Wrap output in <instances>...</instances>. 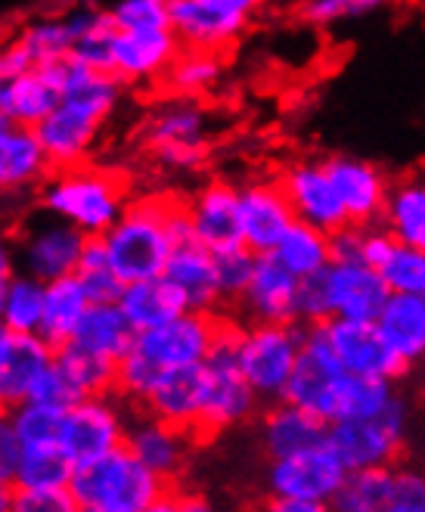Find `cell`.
Listing matches in <instances>:
<instances>
[{
    "label": "cell",
    "mask_w": 425,
    "mask_h": 512,
    "mask_svg": "<svg viewBox=\"0 0 425 512\" xmlns=\"http://www.w3.org/2000/svg\"><path fill=\"white\" fill-rule=\"evenodd\" d=\"M69 491L78 512H165L177 509L174 481L143 466L128 447L75 463Z\"/></svg>",
    "instance_id": "cell-1"
},
{
    "label": "cell",
    "mask_w": 425,
    "mask_h": 512,
    "mask_svg": "<svg viewBox=\"0 0 425 512\" xmlns=\"http://www.w3.org/2000/svg\"><path fill=\"white\" fill-rule=\"evenodd\" d=\"M41 208L87 236H103L128 208V187L109 168L90 162L56 168L41 184Z\"/></svg>",
    "instance_id": "cell-2"
},
{
    "label": "cell",
    "mask_w": 425,
    "mask_h": 512,
    "mask_svg": "<svg viewBox=\"0 0 425 512\" xmlns=\"http://www.w3.org/2000/svg\"><path fill=\"white\" fill-rule=\"evenodd\" d=\"M171 208L174 199L159 196L128 202L121 218L100 236L106 243L112 267L125 283L165 274V264L174 252Z\"/></svg>",
    "instance_id": "cell-3"
},
{
    "label": "cell",
    "mask_w": 425,
    "mask_h": 512,
    "mask_svg": "<svg viewBox=\"0 0 425 512\" xmlns=\"http://www.w3.org/2000/svg\"><path fill=\"white\" fill-rule=\"evenodd\" d=\"M236 333H239L236 326L224 323L208 357L202 360L205 398H202V413H199V423L193 432L196 438H211V435L227 432L233 426H242L258 410V401H261L258 391L252 388V382L239 367Z\"/></svg>",
    "instance_id": "cell-4"
},
{
    "label": "cell",
    "mask_w": 425,
    "mask_h": 512,
    "mask_svg": "<svg viewBox=\"0 0 425 512\" xmlns=\"http://www.w3.org/2000/svg\"><path fill=\"white\" fill-rule=\"evenodd\" d=\"M301 345H305V326L298 323H252L236 333L239 367L261 401H283L298 367Z\"/></svg>",
    "instance_id": "cell-5"
},
{
    "label": "cell",
    "mask_w": 425,
    "mask_h": 512,
    "mask_svg": "<svg viewBox=\"0 0 425 512\" xmlns=\"http://www.w3.org/2000/svg\"><path fill=\"white\" fill-rule=\"evenodd\" d=\"M407 429H410V407L398 395L382 413L332 423L326 441L342 457L348 472H357L373 466H391L407 441Z\"/></svg>",
    "instance_id": "cell-6"
},
{
    "label": "cell",
    "mask_w": 425,
    "mask_h": 512,
    "mask_svg": "<svg viewBox=\"0 0 425 512\" xmlns=\"http://www.w3.org/2000/svg\"><path fill=\"white\" fill-rule=\"evenodd\" d=\"M143 137L156 159L174 171H193L208 159V112L199 97H177L149 112Z\"/></svg>",
    "instance_id": "cell-7"
},
{
    "label": "cell",
    "mask_w": 425,
    "mask_h": 512,
    "mask_svg": "<svg viewBox=\"0 0 425 512\" xmlns=\"http://www.w3.org/2000/svg\"><path fill=\"white\" fill-rule=\"evenodd\" d=\"M348 481V466L342 457L329 447V441L298 450V454L270 460L267 469V491L270 497H298L314 500L320 506H332L339 497L342 485Z\"/></svg>",
    "instance_id": "cell-8"
},
{
    "label": "cell",
    "mask_w": 425,
    "mask_h": 512,
    "mask_svg": "<svg viewBox=\"0 0 425 512\" xmlns=\"http://www.w3.org/2000/svg\"><path fill=\"white\" fill-rule=\"evenodd\" d=\"M125 410L112 395H90L75 401L63 416V432H59V447L66 450L72 463H87L103 457L115 447H125L128 438Z\"/></svg>",
    "instance_id": "cell-9"
},
{
    "label": "cell",
    "mask_w": 425,
    "mask_h": 512,
    "mask_svg": "<svg viewBox=\"0 0 425 512\" xmlns=\"http://www.w3.org/2000/svg\"><path fill=\"white\" fill-rule=\"evenodd\" d=\"M168 16L184 47L221 53L242 38L255 10L239 0H168Z\"/></svg>",
    "instance_id": "cell-10"
},
{
    "label": "cell",
    "mask_w": 425,
    "mask_h": 512,
    "mask_svg": "<svg viewBox=\"0 0 425 512\" xmlns=\"http://www.w3.org/2000/svg\"><path fill=\"white\" fill-rule=\"evenodd\" d=\"M224 320L215 317V311H184L180 317L143 329L137 333L134 348L146 354L159 370L168 367H187V364H202L208 357L211 345H215Z\"/></svg>",
    "instance_id": "cell-11"
},
{
    "label": "cell",
    "mask_w": 425,
    "mask_h": 512,
    "mask_svg": "<svg viewBox=\"0 0 425 512\" xmlns=\"http://www.w3.org/2000/svg\"><path fill=\"white\" fill-rule=\"evenodd\" d=\"M326 333H329V342H332V348H336V357H339L345 373L398 382L410 370L398 357V351H391V345L379 333L376 320L329 317Z\"/></svg>",
    "instance_id": "cell-12"
},
{
    "label": "cell",
    "mask_w": 425,
    "mask_h": 512,
    "mask_svg": "<svg viewBox=\"0 0 425 512\" xmlns=\"http://www.w3.org/2000/svg\"><path fill=\"white\" fill-rule=\"evenodd\" d=\"M323 295L329 305V317L345 320H376L391 295L379 267L363 261H336L332 258L320 270Z\"/></svg>",
    "instance_id": "cell-13"
},
{
    "label": "cell",
    "mask_w": 425,
    "mask_h": 512,
    "mask_svg": "<svg viewBox=\"0 0 425 512\" xmlns=\"http://www.w3.org/2000/svg\"><path fill=\"white\" fill-rule=\"evenodd\" d=\"M280 187L286 190L298 221H308L326 233H336L345 224H351L348 208H345L336 184H332L323 159L292 162L280 177Z\"/></svg>",
    "instance_id": "cell-14"
},
{
    "label": "cell",
    "mask_w": 425,
    "mask_h": 512,
    "mask_svg": "<svg viewBox=\"0 0 425 512\" xmlns=\"http://www.w3.org/2000/svg\"><path fill=\"white\" fill-rule=\"evenodd\" d=\"M87 233H81L75 224L50 215L44 224H35L22 236L19 243V267L25 274H32L44 283L56 277H69L78 270L84 246H87Z\"/></svg>",
    "instance_id": "cell-15"
},
{
    "label": "cell",
    "mask_w": 425,
    "mask_h": 512,
    "mask_svg": "<svg viewBox=\"0 0 425 512\" xmlns=\"http://www.w3.org/2000/svg\"><path fill=\"white\" fill-rule=\"evenodd\" d=\"M184 50L171 25L162 28H118L112 50V75L121 84L162 81L174 56Z\"/></svg>",
    "instance_id": "cell-16"
},
{
    "label": "cell",
    "mask_w": 425,
    "mask_h": 512,
    "mask_svg": "<svg viewBox=\"0 0 425 512\" xmlns=\"http://www.w3.org/2000/svg\"><path fill=\"white\" fill-rule=\"evenodd\" d=\"M100 128H103L100 115L72 100H59L44 122L35 125V134L50 159V168L56 171V168L90 162V153H94V146L100 140Z\"/></svg>",
    "instance_id": "cell-17"
},
{
    "label": "cell",
    "mask_w": 425,
    "mask_h": 512,
    "mask_svg": "<svg viewBox=\"0 0 425 512\" xmlns=\"http://www.w3.org/2000/svg\"><path fill=\"white\" fill-rule=\"evenodd\" d=\"M323 165L348 208L351 224H376L385 215V205L391 196V180L376 162L348 156V153H336V156H326Z\"/></svg>",
    "instance_id": "cell-18"
},
{
    "label": "cell",
    "mask_w": 425,
    "mask_h": 512,
    "mask_svg": "<svg viewBox=\"0 0 425 512\" xmlns=\"http://www.w3.org/2000/svg\"><path fill=\"white\" fill-rule=\"evenodd\" d=\"M298 277L267 255H258L249 286L236 298L249 323H298Z\"/></svg>",
    "instance_id": "cell-19"
},
{
    "label": "cell",
    "mask_w": 425,
    "mask_h": 512,
    "mask_svg": "<svg viewBox=\"0 0 425 512\" xmlns=\"http://www.w3.org/2000/svg\"><path fill=\"white\" fill-rule=\"evenodd\" d=\"M53 364V345L41 333H13L4 326L0 339V404L13 410L28 401L41 373Z\"/></svg>",
    "instance_id": "cell-20"
},
{
    "label": "cell",
    "mask_w": 425,
    "mask_h": 512,
    "mask_svg": "<svg viewBox=\"0 0 425 512\" xmlns=\"http://www.w3.org/2000/svg\"><path fill=\"white\" fill-rule=\"evenodd\" d=\"M242 243L255 255L273 252L295 221V208L280 184H249L239 190Z\"/></svg>",
    "instance_id": "cell-21"
},
{
    "label": "cell",
    "mask_w": 425,
    "mask_h": 512,
    "mask_svg": "<svg viewBox=\"0 0 425 512\" xmlns=\"http://www.w3.org/2000/svg\"><path fill=\"white\" fill-rule=\"evenodd\" d=\"M190 224L202 246L211 252L230 249L242 243V218H239V190L227 180H211L190 202Z\"/></svg>",
    "instance_id": "cell-22"
},
{
    "label": "cell",
    "mask_w": 425,
    "mask_h": 512,
    "mask_svg": "<svg viewBox=\"0 0 425 512\" xmlns=\"http://www.w3.org/2000/svg\"><path fill=\"white\" fill-rule=\"evenodd\" d=\"M205 398V367L187 364V367H168L162 370L159 382L143 401V413L165 419V423L196 432L199 413Z\"/></svg>",
    "instance_id": "cell-23"
},
{
    "label": "cell",
    "mask_w": 425,
    "mask_h": 512,
    "mask_svg": "<svg viewBox=\"0 0 425 512\" xmlns=\"http://www.w3.org/2000/svg\"><path fill=\"white\" fill-rule=\"evenodd\" d=\"M193 438H196L193 432L177 429V426L165 423V419H156V416L146 413L143 419H137V423L128 426L125 447L156 475L177 481V475L187 466V454H190Z\"/></svg>",
    "instance_id": "cell-24"
},
{
    "label": "cell",
    "mask_w": 425,
    "mask_h": 512,
    "mask_svg": "<svg viewBox=\"0 0 425 512\" xmlns=\"http://www.w3.org/2000/svg\"><path fill=\"white\" fill-rule=\"evenodd\" d=\"M329 438V423L292 401H277L261 419V444L270 460L317 447Z\"/></svg>",
    "instance_id": "cell-25"
},
{
    "label": "cell",
    "mask_w": 425,
    "mask_h": 512,
    "mask_svg": "<svg viewBox=\"0 0 425 512\" xmlns=\"http://www.w3.org/2000/svg\"><path fill=\"white\" fill-rule=\"evenodd\" d=\"M394 398L398 388L391 379H373V376H354V373H339L326 388V395L317 407V416L326 423H345V419H363L382 413Z\"/></svg>",
    "instance_id": "cell-26"
},
{
    "label": "cell",
    "mask_w": 425,
    "mask_h": 512,
    "mask_svg": "<svg viewBox=\"0 0 425 512\" xmlns=\"http://www.w3.org/2000/svg\"><path fill=\"white\" fill-rule=\"evenodd\" d=\"M165 277H171L180 286L193 311H215L224 301L215 270V252L202 246L199 239H187V243L174 246L165 264Z\"/></svg>",
    "instance_id": "cell-27"
},
{
    "label": "cell",
    "mask_w": 425,
    "mask_h": 512,
    "mask_svg": "<svg viewBox=\"0 0 425 512\" xmlns=\"http://www.w3.org/2000/svg\"><path fill=\"white\" fill-rule=\"evenodd\" d=\"M379 333L407 367L425 360V295L391 292L376 317Z\"/></svg>",
    "instance_id": "cell-28"
},
{
    "label": "cell",
    "mask_w": 425,
    "mask_h": 512,
    "mask_svg": "<svg viewBox=\"0 0 425 512\" xmlns=\"http://www.w3.org/2000/svg\"><path fill=\"white\" fill-rule=\"evenodd\" d=\"M118 301H121V308H125V314L131 317V323L137 326V333L162 326V323L180 317L184 311H190L187 295L180 292V286L165 274L125 283V292H121Z\"/></svg>",
    "instance_id": "cell-29"
},
{
    "label": "cell",
    "mask_w": 425,
    "mask_h": 512,
    "mask_svg": "<svg viewBox=\"0 0 425 512\" xmlns=\"http://www.w3.org/2000/svg\"><path fill=\"white\" fill-rule=\"evenodd\" d=\"M50 171V159L35 128L13 125L7 134H0V193L44 184Z\"/></svg>",
    "instance_id": "cell-30"
},
{
    "label": "cell",
    "mask_w": 425,
    "mask_h": 512,
    "mask_svg": "<svg viewBox=\"0 0 425 512\" xmlns=\"http://www.w3.org/2000/svg\"><path fill=\"white\" fill-rule=\"evenodd\" d=\"M90 305H94V301H90V295H87L84 283L78 280V274L50 280L47 289H44V317H41L38 333L53 348L63 345V342H72Z\"/></svg>",
    "instance_id": "cell-31"
},
{
    "label": "cell",
    "mask_w": 425,
    "mask_h": 512,
    "mask_svg": "<svg viewBox=\"0 0 425 512\" xmlns=\"http://www.w3.org/2000/svg\"><path fill=\"white\" fill-rule=\"evenodd\" d=\"M53 364L75 385L81 398L90 395H118V360L106 357L81 342H63L53 348Z\"/></svg>",
    "instance_id": "cell-32"
},
{
    "label": "cell",
    "mask_w": 425,
    "mask_h": 512,
    "mask_svg": "<svg viewBox=\"0 0 425 512\" xmlns=\"http://www.w3.org/2000/svg\"><path fill=\"white\" fill-rule=\"evenodd\" d=\"M75 342L121 360L137 342V326L121 308V301H94L78 326Z\"/></svg>",
    "instance_id": "cell-33"
},
{
    "label": "cell",
    "mask_w": 425,
    "mask_h": 512,
    "mask_svg": "<svg viewBox=\"0 0 425 512\" xmlns=\"http://www.w3.org/2000/svg\"><path fill=\"white\" fill-rule=\"evenodd\" d=\"M277 258L289 274H295L298 280L314 277L332 261V233L308 224V221H292V227L283 233V239L270 252Z\"/></svg>",
    "instance_id": "cell-34"
},
{
    "label": "cell",
    "mask_w": 425,
    "mask_h": 512,
    "mask_svg": "<svg viewBox=\"0 0 425 512\" xmlns=\"http://www.w3.org/2000/svg\"><path fill=\"white\" fill-rule=\"evenodd\" d=\"M221 75H224V59L218 50L184 47L162 75V87L177 97H202L211 87H218Z\"/></svg>",
    "instance_id": "cell-35"
},
{
    "label": "cell",
    "mask_w": 425,
    "mask_h": 512,
    "mask_svg": "<svg viewBox=\"0 0 425 512\" xmlns=\"http://www.w3.org/2000/svg\"><path fill=\"white\" fill-rule=\"evenodd\" d=\"M382 221L398 243L425 249V180L422 177H407L401 184L391 187Z\"/></svg>",
    "instance_id": "cell-36"
},
{
    "label": "cell",
    "mask_w": 425,
    "mask_h": 512,
    "mask_svg": "<svg viewBox=\"0 0 425 512\" xmlns=\"http://www.w3.org/2000/svg\"><path fill=\"white\" fill-rule=\"evenodd\" d=\"M63 100L59 87L44 75V69H28L22 72L13 84H10V94L4 100V109L10 112V118L16 125L25 128H35L41 125L44 118L56 109V103Z\"/></svg>",
    "instance_id": "cell-37"
},
{
    "label": "cell",
    "mask_w": 425,
    "mask_h": 512,
    "mask_svg": "<svg viewBox=\"0 0 425 512\" xmlns=\"http://www.w3.org/2000/svg\"><path fill=\"white\" fill-rule=\"evenodd\" d=\"M391 488H394L391 466L348 472V481L342 485L339 497L332 500L329 509H336V512H388Z\"/></svg>",
    "instance_id": "cell-38"
},
{
    "label": "cell",
    "mask_w": 425,
    "mask_h": 512,
    "mask_svg": "<svg viewBox=\"0 0 425 512\" xmlns=\"http://www.w3.org/2000/svg\"><path fill=\"white\" fill-rule=\"evenodd\" d=\"M16 41L22 44V50H25L28 56H32V63H35V66H44V63H50V59H56V56H66V53H72V47H75L72 28H69L63 10L28 19V22L19 28Z\"/></svg>",
    "instance_id": "cell-39"
},
{
    "label": "cell",
    "mask_w": 425,
    "mask_h": 512,
    "mask_svg": "<svg viewBox=\"0 0 425 512\" xmlns=\"http://www.w3.org/2000/svg\"><path fill=\"white\" fill-rule=\"evenodd\" d=\"M47 283L32 274H13L4 286V326L13 333H38L44 317Z\"/></svg>",
    "instance_id": "cell-40"
},
{
    "label": "cell",
    "mask_w": 425,
    "mask_h": 512,
    "mask_svg": "<svg viewBox=\"0 0 425 512\" xmlns=\"http://www.w3.org/2000/svg\"><path fill=\"white\" fill-rule=\"evenodd\" d=\"M72 472H75V463L66 457V450L59 444L25 447L16 485L19 488H69Z\"/></svg>",
    "instance_id": "cell-41"
},
{
    "label": "cell",
    "mask_w": 425,
    "mask_h": 512,
    "mask_svg": "<svg viewBox=\"0 0 425 512\" xmlns=\"http://www.w3.org/2000/svg\"><path fill=\"white\" fill-rule=\"evenodd\" d=\"M7 416H10L22 447H41V444H59L66 410L28 398V401L16 404L13 410H7Z\"/></svg>",
    "instance_id": "cell-42"
},
{
    "label": "cell",
    "mask_w": 425,
    "mask_h": 512,
    "mask_svg": "<svg viewBox=\"0 0 425 512\" xmlns=\"http://www.w3.org/2000/svg\"><path fill=\"white\" fill-rule=\"evenodd\" d=\"M75 274L84 283L90 301H118L121 292H125V280H121L118 270L112 267L109 252H106V243H103L100 236H90L87 239L81 264H78Z\"/></svg>",
    "instance_id": "cell-43"
},
{
    "label": "cell",
    "mask_w": 425,
    "mask_h": 512,
    "mask_svg": "<svg viewBox=\"0 0 425 512\" xmlns=\"http://www.w3.org/2000/svg\"><path fill=\"white\" fill-rule=\"evenodd\" d=\"M379 274L385 277L391 292L425 295V249L394 243L391 255L379 267Z\"/></svg>",
    "instance_id": "cell-44"
},
{
    "label": "cell",
    "mask_w": 425,
    "mask_h": 512,
    "mask_svg": "<svg viewBox=\"0 0 425 512\" xmlns=\"http://www.w3.org/2000/svg\"><path fill=\"white\" fill-rule=\"evenodd\" d=\"M391 4L394 0H301L298 16L314 28H332L339 22L367 19Z\"/></svg>",
    "instance_id": "cell-45"
},
{
    "label": "cell",
    "mask_w": 425,
    "mask_h": 512,
    "mask_svg": "<svg viewBox=\"0 0 425 512\" xmlns=\"http://www.w3.org/2000/svg\"><path fill=\"white\" fill-rule=\"evenodd\" d=\"M162 370L149 360L146 354H140L137 348H131L125 357L118 360V395L143 407V401L149 398V391L159 382Z\"/></svg>",
    "instance_id": "cell-46"
},
{
    "label": "cell",
    "mask_w": 425,
    "mask_h": 512,
    "mask_svg": "<svg viewBox=\"0 0 425 512\" xmlns=\"http://www.w3.org/2000/svg\"><path fill=\"white\" fill-rule=\"evenodd\" d=\"M255 261H258V255H255L246 243L230 246V249H218V252H215V270H218V286H221L224 301L239 298L242 289L249 286L252 270H255Z\"/></svg>",
    "instance_id": "cell-47"
},
{
    "label": "cell",
    "mask_w": 425,
    "mask_h": 512,
    "mask_svg": "<svg viewBox=\"0 0 425 512\" xmlns=\"http://www.w3.org/2000/svg\"><path fill=\"white\" fill-rule=\"evenodd\" d=\"M118 28H162L171 25L168 0H118L112 7Z\"/></svg>",
    "instance_id": "cell-48"
},
{
    "label": "cell",
    "mask_w": 425,
    "mask_h": 512,
    "mask_svg": "<svg viewBox=\"0 0 425 512\" xmlns=\"http://www.w3.org/2000/svg\"><path fill=\"white\" fill-rule=\"evenodd\" d=\"M13 512H78L69 488H13Z\"/></svg>",
    "instance_id": "cell-49"
},
{
    "label": "cell",
    "mask_w": 425,
    "mask_h": 512,
    "mask_svg": "<svg viewBox=\"0 0 425 512\" xmlns=\"http://www.w3.org/2000/svg\"><path fill=\"white\" fill-rule=\"evenodd\" d=\"M388 512H425V475L416 469H394Z\"/></svg>",
    "instance_id": "cell-50"
},
{
    "label": "cell",
    "mask_w": 425,
    "mask_h": 512,
    "mask_svg": "<svg viewBox=\"0 0 425 512\" xmlns=\"http://www.w3.org/2000/svg\"><path fill=\"white\" fill-rule=\"evenodd\" d=\"M35 401H44V404H53V407H63L69 410L75 401H81V395L75 391V385L63 376V370H59L56 364H50L41 379L35 382V391H32Z\"/></svg>",
    "instance_id": "cell-51"
},
{
    "label": "cell",
    "mask_w": 425,
    "mask_h": 512,
    "mask_svg": "<svg viewBox=\"0 0 425 512\" xmlns=\"http://www.w3.org/2000/svg\"><path fill=\"white\" fill-rule=\"evenodd\" d=\"M28 69H35V63H32V56L22 50V44L16 38L0 44V106H4V100L10 94V84Z\"/></svg>",
    "instance_id": "cell-52"
},
{
    "label": "cell",
    "mask_w": 425,
    "mask_h": 512,
    "mask_svg": "<svg viewBox=\"0 0 425 512\" xmlns=\"http://www.w3.org/2000/svg\"><path fill=\"white\" fill-rule=\"evenodd\" d=\"M329 320V305L323 295L320 277H305L298 283V323H320Z\"/></svg>",
    "instance_id": "cell-53"
},
{
    "label": "cell",
    "mask_w": 425,
    "mask_h": 512,
    "mask_svg": "<svg viewBox=\"0 0 425 512\" xmlns=\"http://www.w3.org/2000/svg\"><path fill=\"white\" fill-rule=\"evenodd\" d=\"M22 450L25 447L10 423V416H0V481H7V485H16Z\"/></svg>",
    "instance_id": "cell-54"
},
{
    "label": "cell",
    "mask_w": 425,
    "mask_h": 512,
    "mask_svg": "<svg viewBox=\"0 0 425 512\" xmlns=\"http://www.w3.org/2000/svg\"><path fill=\"white\" fill-rule=\"evenodd\" d=\"M363 236L367 224H345L332 233V258L336 261H363Z\"/></svg>",
    "instance_id": "cell-55"
},
{
    "label": "cell",
    "mask_w": 425,
    "mask_h": 512,
    "mask_svg": "<svg viewBox=\"0 0 425 512\" xmlns=\"http://www.w3.org/2000/svg\"><path fill=\"white\" fill-rule=\"evenodd\" d=\"M394 243H398V239L391 236V230H388V227L367 224V236H363V264L382 267V261L391 255Z\"/></svg>",
    "instance_id": "cell-56"
},
{
    "label": "cell",
    "mask_w": 425,
    "mask_h": 512,
    "mask_svg": "<svg viewBox=\"0 0 425 512\" xmlns=\"http://www.w3.org/2000/svg\"><path fill=\"white\" fill-rule=\"evenodd\" d=\"M270 509L277 512H323L326 506L314 500H298V497H270Z\"/></svg>",
    "instance_id": "cell-57"
},
{
    "label": "cell",
    "mask_w": 425,
    "mask_h": 512,
    "mask_svg": "<svg viewBox=\"0 0 425 512\" xmlns=\"http://www.w3.org/2000/svg\"><path fill=\"white\" fill-rule=\"evenodd\" d=\"M13 274H16V255H13V249L4 243V239H0V289L10 283Z\"/></svg>",
    "instance_id": "cell-58"
},
{
    "label": "cell",
    "mask_w": 425,
    "mask_h": 512,
    "mask_svg": "<svg viewBox=\"0 0 425 512\" xmlns=\"http://www.w3.org/2000/svg\"><path fill=\"white\" fill-rule=\"evenodd\" d=\"M13 488L7 481H0V512H13Z\"/></svg>",
    "instance_id": "cell-59"
},
{
    "label": "cell",
    "mask_w": 425,
    "mask_h": 512,
    "mask_svg": "<svg viewBox=\"0 0 425 512\" xmlns=\"http://www.w3.org/2000/svg\"><path fill=\"white\" fill-rule=\"evenodd\" d=\"M16 122H13V118H10V112L4 109V106H0V134H7L10 128H13Z\"/></svg>",
    "instance_id": "cell-60"
},
{
    "label": "cell",
    "mask_w": 425,
    "mask_h": 512,
    "mask_svg": "<svg viewBox=\"0 0 425 512\" xmlns=\"http://www.w3.org/2000/svg\"><path fill=\"white\" fill-rule=\"evenodd\" d=\"M239 4H246V7H252V10H258L264 0H239Z\"/></svg>",
    "instance_id": "cell-61"
},
{
    "label": "cell",
    "mask_w": 425,
    "mask_h": 512,
    "mask_svg": "<svg viewBox=\"0 0 425 512\" xmlns=\"http://www.w3.org/2000/svg\"><path fill=\"white\" fill-rule=\"evenodd\" d=\"M0 329H4V289H0Z\"/></svg>",
    "instance_id": "cell-62"
},
{
    "label": "cell",
    "mask_w": 425,
    "mask_h": 512,
    "mask_svg": "<svg viewBox=\"0 0 425 512\" xmlns=\"http://www.w3.org/2000/svg\"><path fill=\"white\" fill-rule=\"evenodd\" d=\"M0 416H7V407L4 404H0Z\"/></svg>",
    "instance_id": "cell-63"
}]
</instances>
